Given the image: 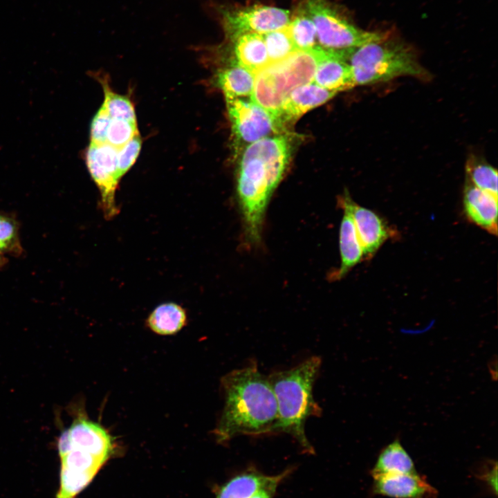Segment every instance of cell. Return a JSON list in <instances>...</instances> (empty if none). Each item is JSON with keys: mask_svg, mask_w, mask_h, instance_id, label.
<instances>
[{"mask_svg": "<svg viewBox=\"0 0 498 498\" xmlns=\"http://www.w3.org/2000/svg\"><path fill=\"white\" fill-rule=\"evenodd\" d=\"M288 134L270 136L250 144L241 156L237 176V196L243 238L258 245L268 204L286 171L293 151Z\"/></svg>", "mask_w": 498, "mask_h": 498, "instance_id": "cell-1", "label": "cell"}, {"mask_svg": "<svg viewBox=\"0 0 498 498\" xmlns=\"http://www.w3.org/2000/svg\"><path fill=\"white\" fill-rule=\"evenodd\" d=\"M221 383L224 406L213 432L218 443L241 435L278 433L277 400L255 362L228 373Z\"/></svg>", "mask_w": 498, "mask_h": 498, "instance_id": "cell-2", "label": "cell"}, {"mask_svg": "<svg viewBox=\"0 0 498 498\" xmlns=\"http://www.w3.org/2000/svg\"><path fill=\"white\" fill-rule=\"evenodd\" d=\"M322 360L312 356L291 369L268 376L278 407V432L292 436L304 452L313 454L305 432L306 421L321 415L322 409L313 397V386Z\"/></svg>", "mask_w": 498, "mask_h": 498, "instance_id": "cell-3", "label": "cell"}, {"mask_svg": "<svg viewBox=\"0 0 498 498\" xmlns=\"http://www.w3.org/2000/svg\"><path fill=\"white\" fill-rule=\"evenodd\" d=\"M356 86L385 82L403 76L426 80L429 73L420 64L413 50L389 40L356 48L348 60Z\"/></svg>", "mask_w": 498, "mask_h": 498, "instance_id": "cell-4", "label": "cell"}, {"mask_svg": "<svg viewBox=\"0 0 498 498\" xmlns=\"http://www.w3.org/2000/svg\"><path fill=\"white\" fill-rule=\"evenodd\" d=\"M317 53V46L296 50L282 61L269 63L255 73L251 99L268 111L275 122L288 93L297 86L313 82Z\"/></svg>", "mask_w": 498, "mask_h": 498, "instance_id": "cell-5", "label": "cell"}, {"mask_svg": "<svg viewBox=\"0 0 498 498\" xmlns=\"http://www.w3.org/2000/svg\"><path fill=\"white\" fill-rule=\"evenodd\" d=\"M296 8L311 18L319 46L327 49L356 48L389 38L388 33L366 31L355 26L328 0H298Z\"/></svg>", "mask_w": 498, "mask_h": 498, "instance_id": "cell-6", "label": "cell"}, {"mask_svg": "<svg viewBox=\"0 0 498 498\" xmlns=\"http://www.w3.org/2000/svg\"><path fill=\"white\" fill-rule=\"evenodd\" d=\"M217 10L221 27L230 41L246 33L262 35L284 28L291 17L288 10L261 4L234 8L219 7Z\"/></svg>", "mask_w": 498, "mask_h": 498, "instance_id": "cell-7", "label": "cell"}, {"mask_svg": "<svg viewBox=\"0 0 498 498\" xmlns=\"http://www.w3.org/2000/svg\"><path fill=\"white\" fill-rule=\"evenodd\" d=\"M86 163L100 194V207L107 220L113 219L120 210L115 194L120 176L118 168V149L107 142L89 145Z\"/></svg>", "mask_w": 498, "mask_h": 498, "instance_id": "cell-8", "label": "cell"}, {"mask_svg": "<svg viewBox=\"0 0 498 498\" xmlns=\"http://www.w3.org/2000/svg\"><path fill=\"white\" fill-rule=\"evenodd\" d=\"M227 98V108L235 140L248 146L259 140L280 133L273 117L251 98Z\"/></svg>", "mask_w": 498, "mask_h": 498, "instance_id": "cell-9", "label": "cell"}, {"mask_svg": "<svg viewBox=\"0 0 498 498\" xmlns=\"http://www.w3.org/2000/svg\"><path fill=\"white\" fill-rule=\"evenodd\" d=\"M57 448L62 456L73 448H78L107 461L114 450V441L107 429L98 422L80 413L58 439Z\"/></svg>", "mask_w": 498, "mask_h": 498, "instance_id": "cell-10", "label": "cell"}, {"mask_svg": "<svg viewBox=\"0 0 498 498\" xmlns=\"http://www.w3.org/2000/svg\"><path fill=\"white\" fill-rule=\"evenodd\" d=\"M339 205L351 214L362 248L363 259H371L392 234L387 223L374 211L359 205L348 193L338 199Z\"/></svg>", "mask_w": 498, "mask_h": 498, "instance_id": "cell-11", "label": "cell"}, {"mask_svg": "<svg viewBox=\"0 0 498 498\" xmlns=\"http://www.w3.org/2000/svg\"><path fill=\"white\" fill-rule=\"evenodd\" d=\"M354 49L332 50L319 46L318 62L313 82L337 93L356 86L348 62Z\"/></svg>", "mask_w": 498, "mask_h": 498, "instance_id": "cell-12", "label": "cell"}, {"mask_svg": "<svg viewBox=\"0 0 498 498\" xmlns=\"http://www.w3.org/2000/svg\"><path fill=\"white\" fill-rule=\"evenodd\" d=\"M336 93L313 82L297 86L282 104L276 119L277 126L282 131L288 123L295 122L307 111L331 100Z\"/></svg>", "mask_w": 498, "mask_h": 498, "instance_id": "cell-13", "label": "cell"}, {"mask_svg": "<svg viewBox=\"0 0 498 498\" xmlns=\"http://www.w3.org/2000/svg\"><path fill=\"white\" fill-rule=\"evenodd\" d=\"M371 492L391 498H436L438 494L436 489L417 473L375 478Z\"/></svg>", "mask_w": 498, "mask_h": 498, "instance_id": "cell-14", "label": "cell"}, {"mask_svg": "<svg viewBox=\"0 0 498 498\" xmlns=\"http://www.w3.org/2000/svg\"><path fill=\"white\" fill-rule=\"evenodd\" d=\"M463 207L470 222L492 234H497V196L479 189L465 179Z\"/></svg>", "mask_w": 498, "mask_h": 498, "instance_id": "cell-15", "label": "cell"}, {"mask_svg": "<svg viewBox=\"0 0 498 498\" xmlns=\"http://www.w3.org/2000/svg\"><path fill=\"white\" fill-rule=\"evenodd\" d=\"M287 469L275 474H265L255 469H248L232 477L221 486L216 498H250L261 490L273 483H281L290 473Z\"/></svg>", "mask_w": 498, "mask_h": 498, "instance_id": "cell-16", "label": "cell"}, {"mask_svg": "<svg viewBox=\"0 0 498 498\" xmlns=\"http://www.w3.org/2000/svg\"><path fill=\"white\" fill-rule=\"evenodd\" d=\"M340 227L339 243L341 263L332 275L334 279L342 278L363 259L362 248L350 212L346 208Z\"/></svg>", "mask_w": 498, "mask_h": 498, "instance_id": "cell-17", "label": "cell"}, {"mask_svg": "<svg viewBox=\"0 0 498 498\" xmlns=\"http://www.w3.org/2000/svg\"><path fill=\"white\" fill-rule=\"evenodd\" d=\"M235 62L255 74L269 64L262 35L246 33L230 40Z\"/></svg>", "mask_w": 498, "mask_h": 498, "instance_id": "cell-18", "label": "cell"}, {"mask_svg": "<svg viewBox=\"0 0 498 498\" xmlns=\"http://www.w3.org/2000/svg\"><path fill=\"white\" fill-rule=\"evenodd\" d=\"M414 463L398 439L383 448L371 470L373 479L385 476L416 474Z\"/></svg>", "mask_w": 498, "mask_h": 498, "instance_id": "cell-19", "label": "cell"}, {"mask_svg": "<svg viewBox=\"0 0 498 498\" xmlns=\"http://www.w3.org/2000/svg\"><path fill=\"white\" fill-rule=\"evenodd\" d=\"M185 310L174 302H165L157 306L149 315L146 324L154 333L160 335H172L178 333L186 324Z\"/></svg>", "mask_w": 498, "mask_h": 498, "instance_id": "cell-20", "label": "cell"}, {"mask_svg": "<svg viewBox=\"0 0 498 498\" xmlns=\"http://www.w3.org/2000/svg\"><path fill=\"white\" fill-rule=\"evenodd\" d=\"M255 74L235 62L221 69L217 75V83L225 99L251 98Z\"/></svg>", "mask_w": 498, "mask_h": 498, "instance_id": "cell-21", "label": "cell"}, {"mask_svg": "<svg viewBox=\"0 0 498 498\" xmlns=\"http://www.w3.org/2000/svg\"><path fill=\"white\" fill-rule=\"evenodd\" d=\"M287 30L297 50H306L316 46V29L309 17L295 8Z\"/></svg>", "mask_w": 498, "mask_h": 498, "instance_id": "cell-22", "label": "cell"}, {"mask_svg": "<svg viewBox=\"0 0 498 498\" xmlns=\"http://www.w3.org/2000/svg\"><path fill=\"white\" fill-rule=\"evenodd\" d=\"M466 180L479 189L497 196V171L484 160L470 158L465 165Z\"/></svg>", "mask_w": 498, "mask_h": 498, "instance_id": "cell-23", "label": "cell"}, {"mask_svg": "<svg viewBox=\"0 0 498 498\" xmlns=\"http://www.w3.org/2000/svg\"><path fill=\"white\" fill-rule=\"evenodd\" d=\"M0 252L19 257L23 255L19 224L15 216L0 211Z\"/></svg>", "mask_w": 498, "mask_h": 498, "instance_id": "cell-24", "label": "cell"}, {"mask_svg": "<svg viewBox=\"0 0 498 498\" xmlns=\"http://www.w3.org/2000/svg\"><path fill=\"white\" fill-rule=\"evenodd\" d=\"M261 35L266 45L269 63L282 61L297 50L287 27Z\"/></svg>", "mask_w": 498, "mask_h": 498, "instance_id": "cell-25", "label": "cell"}, {"mask_svg": "<svg viewBox=\"0 0 498 498\" xmlns=\"http://www.w3.org/2000/svg\"><path fill=\"white\" fill-rule=\"evenodd\" d=\"M60 457L61 467L77 472H89L94 474L106 462L91 453L78 448H73Z\"/></svg>", "mask_w": 498, "mask_h": 498, "instance_id": "cell-26", "label": "cell"}, {"mask_svg": "<svg viewBox=\"0 0 498 498\" xmlns=\"http://www.w3.org/2000/svg\"><path fill=\"white\" fill-rule=\"evenodd\" d=\"M103 89L104 99L102 106L110 118L136 122L132 102L127 96L114 93L105 84H103Z\"/></svg>", "mask_w": 498, "mask_h": 498, "instance_id": "cell-27", "label": "cell"}, {"mask_svg": "<svg viewBox=\"0 0 498 498\" xmlns=\"http://www.w3.org/2000/svg\"><path fill=\"white\" fill-rule=\"evenodd\" d=\"M95 474L61 467L60 489L57 498H74L91 481Z\"/></svg>", "mask_w": 498, "mask_h": 498, "instance_id": "cell-28", "label": "cell"}, {"mask_svg": "<svg viewBox=\"0 0 498 498\" xmlns=\"http://www.w3.org/2000/svg\"><path fill=\"white\" fill-rule=\"evenodd\" d=\"M138 134L136 122L111 119L107 133V142L119 149Z\"/></svg>", "mask_w": 498, "mask_h": 498, "instance_id": "cell-29", "label": "cell"}, {"mask_svg": "<svg viewBox=\"0 0 498 498\" xmlns=\"http://www.w3.org/2000/svg\"><path fill=\"white\" fill-rule=\"evenodd\" d=\"M142 146L139 134L133 138L122 148L118 149V168L120 178L136 162Z\"/></svg>", "mask_w": 498, "mask_h": 498, "instance_id": "cell-30", "label": "cell"}, {"mask_svg": "<svg viewBox=\"0 0 498 498\" xmlns=\"http://www.w3.org/2000/svg\"><path fill=\"white\" fill-rule=\"evenodd\" d=\"M111 120V118L102 106L91 121L90 143L100 145L107 142V133Z\"/></svg>", "mask_w": 498, "mask_h": 498, "instance_id": "cell-31", "label": "cell"}, {"mask_svg": "<svg viewBox=\"0 0 498 498\" xmlns=\"http://www.w3.org/2000/svg\"><path fill=\"white\" fill-rule=\"evenodd\" d=\"M475 477L485 483L489 490L495 496L497 495V461H488L475 474Z\"/></svg>", "mask_w": 498, "mask_h": 498, "instance_id": "cell-32", "label": "cell"}, {"mask_svg": "<svg viewBox=\"0 0 498 498\" xmlns=\"http://www.w3.org/2000/svg\"><path fill=\"white\" fill-rule=\"evenodd\" d=\"M280 483H273L261 490L250 498H273Z\"/></svg>", "mask_w": 498, "mask_h": 498, "instance_id": "cell-33", "label": "cell"}, {"mask_svg": "<svg viewBox=\"0 0 498 498\" xmlns=\"http://www.w3.org/2000/svg\"><path fill=\"white\" fill-rule=\"evenodd\" d=\"M7 258L0 252V268L4 266L7 263Z\"/></svg>", "mask_w": 498, "mask_h": 498, "instance_id": "cell-34", "label": "cell"}]
</instances>
